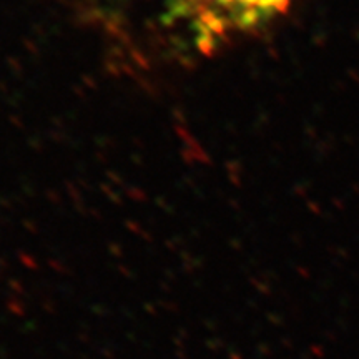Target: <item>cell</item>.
I'll return each instance as SVG.
<instances>
[{"label": "cell", "mask_w": 359, "mask_h": 359, "mask_svg": "<svg viewBox=\"0 0 359 359\" xmlns=\"http://www.w3.org/2000/svg\"><path fill=\"white\" fill-rule=\"evenodd\" d=\"M293 0H167L175 25L187 30L196 48L210 53L266 27Z\"/></svg>", "instance_id": "1"}]
</instances>
